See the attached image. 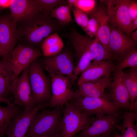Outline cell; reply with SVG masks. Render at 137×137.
<instances>
[{
    "label": "cell",
    "instance_id": "cell-1",
    "mask_svg": "<svg viewBox=\"0 0 137 137\" xmlns=\"http://www.w3.org/2000/svg\"><path fill=\"white\" fill-rule=\"evenodd\" d=\"M17 27L20 44L34 48H39L48 36L63 27L50 15L41 13L17 23Z\"/></svg>",
    "mask_w": 137,
    "mask_h": 137
},
{
    "label": "cell",
    "instance_id": "cell-2",
    "mask_svg": "<svg viewBox=\"0 0 137 137\" xmlns=\"http://www.w3.org/2000/svg\"><path fill=\"white\" fill-rule=\"evenodd\" d=\"M54 108L52 110L43 109L35 114L24 137L53 135L60 133L64 106Z\"/></svg>",
    "mask_w": 137,
    "mask_h": 137
},
{
    "label": "cell",
    "instance_id": "cell-3",
    "mask_svg": "<svg viewBox=\"0 0 137 137\" xmlns=\"http://www.w3.org/2000/svg\"><path fill=\"white\" fill-rule=\"evenodd\" d=\"M62 36L67 39L74 50L75 57L78 61L73 74L70 77L72 84L79 75L93 62L89 49L91 38L79 33L73 26L69 32Z\"/></svg>",
    "mask_w": 137,
    "mask_h": 137
},
{
    "label": "cell",
    "instance_id": "cell-4",
    "mask_svg": "<svg viewBox=\"0 0 137 137\" xmlns=\"http://www.w3.org/2000/svg\"><path fill=\"white\" fill-rule=\"evenodd\" d=\"M28 73L35 106L40 102L49 103L52 96L50 79L41 64L36 60L33 62L28 67Z\"/></svg>",
    "mask_w": 137,
    "mask_h": 137
},
{
    "label": "cell",
    "instance_id": "cell-5",
    "mask_svg": "<svg viewBox=\"0 0 137 137\" xmlns=\"http://www.w3.org/2000/svg\"><path fill=\"white\" fill-rule=\"evenodd\" d=\"M92 118L81 112L70 101L64 106L61 121V137H73L91 124Z\"/></svg>",
    "mask_w": 137,
    "mask_h": 137
},
{
    "label": "cell",
    "instance_id": "cell-6",
    "mask_svg": "<svg viewBox=\"0 0 137 137\" xmlns=\"http://www.w3.org/2000/svg\"><path fill=\"white\" fill-rule=\"evenodd\" d=\"M121 118L119 112L96 115L89 126L73 137H111L118 130Z\"/></svg>",
    "mask_w": 137,
    "mask_h": 137
},
{
    "label": "cell",
    "instance_id": "cell-7",
    "mask_svg": "<svg viewBox=\"0 0 137 137\" xmlns=\"http://www.w3.org/2000/svg\"><path fill=\"white\" fill-rule=\"evenodd\" d=\"M129 0H101L106 5L109 25L118 29L130 37L132 20L129 14Z\"/></svg>",
    "mask_w": 137,
    "mask_h": 137
},
{
    "label": "cell",
    "instance_id": "cell-8",
    "mask_svg": "<svg viewBox=\"0 0 137 137\" xmlns=\"http://www.w3.org/2000/svg\"><path fill=\"white\" fill-rule=\"evenodd\" d=\"M42 56L38 47L18 44L6 60L13 72L14 79L18 78L32 62Z\"/></svg>",
    "mask_w": 137,
    "mask_h": 137
},
{
    "label": "cell",
    "instance_id": "cell-9",
    "mask_svg": "<svg viewBox=\"0 0 137 137\" xmlns=\"http://www.w3.org/2000/svg\"><path fill=\"white\" fill-rule=\"evenodd\" d=\"M42 64L49 76L70 77L75 66L72 53L68 48L64 47L57 54L52 56L44 57Z\"/></svg>",
    "mask_w": 137,
    "mask_h": 137
},
{
    "label": "cell",
    "instance_id": "cell-10",
    "mask_svg": "<svg viewBox=\"0 0 137 137\" xmlns=\"http://www.w3.org/2000/svg\"><path fill=\"white\" fill-rule=\"evenodd\" d=\"M70 101L81 112L89 116L101 114L111 115L119 112V109L107 98L78 96Z\"/></svg>",
    "mask_w": 137,
    "mask_h": 137
},
{
    "label": "cell",
    "instance_id": "cell-11",
    "mask_svg": "<svg viewBox=\"0 0 137 137\" xmlns=\"http://www.w3.org/2000/svg\"><path fill=\"white\" fill-rule=\"evenodd\" d=\"M109 27V55L112 60H117L119 63L131 52L137 49V42L133 41L120 30Z\"/></svg>",
    "mask_w": 137,
    "mask_h": 137
},
{
    "label": "cell",
    "instance_id": "cell-12",
    "mask_svg": "<svg viewBox=\"0 0 137 137\" xmlns=\"http://www.w3.org/2000/svg\"><path fill=\"white\" fill-rule=\"evenodd\" d=\"M51 81L52 96L49 106H63L77 97L76 91L71 88L70 77L49 76Z\"/></svg>",
    "mask_w": 137,
    "mask_h": 137
},
{
    "label": "cell",
    "instance_id": "cell-13",
    "mask_svg": "<svg viewBox=\"0 0 137 137\" xmlns=\"http://www.w3.org/2000/svg\"><path fill=\"white\" fill-rule=\"evenodd\" d=\"M29 67V66H28ZM27 67L21 75L14 80L12 85V93L13 94L15 105L24 106L23 112L26 113L32 110L34 105L32 91L29 81Z\"/></svg>",
    "mask_w": 137,
    "mask_h": 137
},
{
    "label": "cell",
    "instance_id": "cell-14",
    "mask_svg": "<svg viewBox=\"0 0 137 137\" xmlns=\"http://www.w3.org/2000/svg\"><path fill=\"white\" fill-rule=\"evenodd\" d=\"M112 80L106 93L109 100L117 108L130 110L131 104L128 91L125 85L124 73L121 70H114Z\"/></svg>",
    "mask_w": 137,
    "mask_h": 137
},
{
    "label": "cell",
    "instance_id": "cell-15",
    "mask_svg": "<svg viewBox=\"0 0 137 137\" xmlns=\"http://www.w3.org/2000/svg\"><path fill=\"white\" fill-rule=\"evenodd\" d=\"M48 106V102H40L30 111L26 113L23 112L13 120L6 134L8 137H24L35 114Z\"/></svg>",
    "mask_w": 137,
    "mask_h": 137
},
{
    "label": "cell",
    "instance_id": "cell-16",
    "mask_svg": "<svg viewBox=\"0 0 137 137\" xmlns=\"http://www.w3.org/2000/svg\"><path fill=\"white\" fill-rule=\"evenodd\" d=\"M19 39L17 23L10 14L0 15V43L8 58Z\"/></svg>",
    "mask_w": 137,
    "mask_h": 137
},
{
    "label": "cell",
    "instance_id": "cell-17",
    "mask_svg": "<svg viewBox=\"0 0 137 137\" xmlns=\"http://www.w3.org/2000/svg\"><path fill=\"white\" fill-rule=\"evenodd\" d=\"M116 65L113 61L110 60L98 62H92L81 73L77 82V85L110 76Z\"/></svg>",
    "mask_w": 137,
    "mask_h": 137
},
{
    "label": "cell",
    "instance_id": "cell-18",
    "mask_svg": "<svg viewBox=\"0 0 137 137\" xmlns=\"http://www.w3.org/2000/svg\"><path fill=\"white\" fill-rule=\"evenodd\" d=\"M112 80L108 76L78 85L77 97H88L108 98L105 90Z\"/></svg>",
    "mask_w": 137,
    "mask_h": 137
},
{
    "label": "cell",
    "instance_id": "cell-19",
    "mask_svg": "<svg viewBox=\"0 0 137 137\" xmlns=\"http://www.w3.org/2000/svg\"><path fill=\"white\" fill-rule=\"evenodd\" d=\"M10 14L17 23L40 13L32 0H12Z\"/></svg>",
    "mask_w": 137,
    "mask_h": 137
},
{
    "label": "cell",
    "instance_id": "cell-20",
    "mask_svg": "<svg viewBox=\"0 0 137 137\" xmlns=\"http://www.w3.org/2000/svg\"><path fill=\"white\" fill-rule=\"evenodd\" d=\"M99 2L93 10L87 13L88 21L86 34L91 39L96 36L102 19L107 13L106 4L101 0Z\"/></svg>",
    "mask_w": 137,
    "mask_h": 137
},
{
    "label": "cell",
    "instance_id": "cell-21",
    "mask_svg": "<svg viewBox=\"0 0 137 137\" xmlns=\"http://www.w3.org/2000/svg\"><path fill=\"white\" fill-rule=\"evenodd\" d=\"M41 47L43 56L47 57L54 56L60 53L64 47V45L58 32H55L48 36Z\"/></svg>",
    "mask_w": 137,
    "mask_h": 137
},
{
    "label": "cell",
    "instance_id": "cell-22",
    "mask_svg": "<svg viewBox=\"0 0 137 137\" xmlns=\"http://www.w3.org/2000/svg\"><path fill=\"white\" fill-rule=\"evenodd\" d=\"M22 112L19 106L3 107L0 105V137L6 134L13 120Z\"/></svg>",
    "mask_w": 137,
    "mask_h": 137
},
{
    "label": "cell",
    "instance_id": "cell-23",
    "mask_svg": "<svg viewBox=\"0 0 137 137\" xmlns=\"http://www.w3.org/2000/svg\"><path fill=\"white\" fill-rule=\"evenodd\" d=\"M124 73L125 84L129 92L131 105L137 99V67L130 68Z\"/></svg>",
    "mask_w": 137,
    "mask_h": 137
},
{
    "label": "cell",
    "instance_id": "cell-24",
    "mask_svg": "<svg viewBox=\"0 0 137 137\" xmlns=\"http://www.w3.org/2000/svg\"><path fill=\"white\" fill-rule=\"evenodd\" d=\"M89 49L93 62H98L105 60H110L104 46L97 36L91 39Z\"/></svg>",
    "mask_w": 137,
    "mask_h": 137
},
{
    "label": "cell",
    "instance_id": "cell-25",
    "mask_svg": "<svg viewBox=\"0 0 137 137\" xmlns=\"http://www.w3.org/2000/svg\"><path fill=\"white\" fill-rule=\"evenodd\" d=\"M71 11L70 7L67 4L55 8L51 12L50 16L56 19L63 27L72 21Z\"/></svg>",
    "mask_w": 137,
    "mask_h": 137
},
{
    "label": "cell",
    "instance_id": "cell-26",
    "mask_svg": "<svg viewBox=\"0 0 137 137\" xmlns=\"http://www.w3.org/2000/svg\"><path fill=\"white\" fill-rule=\"evenodd\" d=\"M110 36V30L107 13L102 19L96 36L104 46L110 59L108 48Z\"/></svg>",
    "mask_w": 137,
    "mask_h": 137
},
{
    "label": "cell",
    "instance_id": "cell-27",
    "mask_svg": "<svg viewBox=\"0 0 137 137\" xmlns=\"http://www.w3.org/2000/svg\"><path fill=\"white\" fill-rule=\"evenodd\" d=\"M40 13L50 15L52 10L61 5L67 4L65 0H32Z\"/></svg>",
    "mask_w": 137,
    "mask_h": 137
},
{
    "label": "cell",
    "instance_id": "cell-28",
    "mask_svg": "<svg viewBox=\"0 0 137 137\" xmlns=\"http://www.w3.org/2000/svg\"><path fill=\"white\" fill-rule=\"evenodd\" d=\"M14 80L13 73H0V97L5 98H10L9 97L12 93V85Z\"/></svg>",
    "mask_w": 137,
    "mask_h": 137
},
{
    "label": "cell",
    "instance_id": "cell-29",
    "mask_svg": "<svg viewBox=\"0 0 137 137\" xmlns=\"http://www.w3.org/2000/svg\"><path fill=\"white\" fill-rule=\"evenodd\" d=\"M137 67V49L131 52L116 65L114 70H123L128 68Z\"/></svg>",
    "mask_w": 137,
    "mask_h": 137
},
{
    "label": "cell",
    "instance_id": "cell-30",
    "mask_svg": "<svg viewBox=\"0 0 137 137\" xmlns=\"http://www.w3.org/2000/svg\"><path fill=\"white\" fill-rule=\"evenodd\" d=\"M71 9L75 22L86 33L88 21L87 13L77 7H73Z\"/></svg>",
    "mask_w": 137,
    "mask_h": 137
},
{
    "label": "cell",
    "instance_id": "cell-31",
    "mask_svg": "<svg viewBox=\"0 0 137 137\" xmlns=\"http://www.w3.org/2000/svg\"><path fill=\"white\" fill-rule=\"evenodd\" d=\"M97 2L95 0H75L73 7H77L88 13L97 6Z\"/></svg>",
    "mask_w": 137,
    "mask_h": 137
},
{
    "label": "cell",
    "instance_id": "cell-32",
    "mask_svg": "<svg viewBox=\"0 0 137 137\" xmlns=\"http://www.w3.org/2000/svg\"><path fill=\"white\" fill-rule=\"evenodd\" d=\"M129 15L133 21L137 18V1L129 0L128 7Z\"/></svg>",
    "mask_w": 137,
    "mask_h": 137
},
{
    "label": "cell",
    "instance_id": "cell-33",
    "mask_svg": "<svg viewBox=\"0 0 137 137\" xmlns=\"http://www.w3.org/2000/svg\"><path fill=\"white\" fill-rule=\"evenodd\" d=\"M4 72L13 73L6 61L3 60H0V73Z\"/></svg>",
    "mask_w": 137,
    "mask_h": 137
},
{
    "label": "cell",
    "instance_id": "cell-34",
    "mask_svg": "<svg viewBox=\"0 0 137 137\" xmlns=\"http://www.w3.org/2000/svg\"><path fill=\"white\" fill-rule=\"evenodd\" d=\"M12 2V0H0V9L9 8Z\"/></svg>",
    "mask_w": 137,
    "mask_h": 137
},
{
    "label": "cell",
    "instance_id": "cell-35",
    "mask_svg": "<svg viewBox=\"0 0 137 137\" xmlns=\"http://www.w3.org/2000/svg\"><path fill=\"white\" fill-rule=\"evenodd\" d=\"M12 99V97H11L9 98H5L0 97V102H3L6 103L8 105L13 106L14 105L13 103L11 102V100Z\"/></svg>",
    "mask_w": 137,
    "mask_h": 137
},
{
    "label": "cell",
    "instance_id": "cell-36",
    "mask_svg": "<svg viewBox=\"0 0 137 137\" xmlns=\"http://www.w3.org/2000/svg\"><path fill=\"white\" fill-rule=\"evenodd\" d=\"M0 56L3 60H6L8 58L7 55L0 43Z\"/></svg>",
    "mask_w": 137,
    "mask_h": 137
},
{
    "label": "cell",
    "instance_id": "cell-37",
    "mask_svg": "<svg viewBox=\"0 0 137 137\" xmlns=\"http://www.w3.org/2000/svg\"><path fill=\"white\" fill-rule=\"evenodd\" d=\"M129 111L137 113V99L131 105Z\"/></svg>",
    "mask_w": 137,
    "mask_h": 137
},
{
    "label": "cell",
    "instance_id": "cell-38",
    "mask_svg": "<svg viewBox=\"0 0 137 137\" xmlns=\"http://www.w3.org/2000/svg\"><path fill=\"white\" fill-rule=\"evenodd\" d=\"M130 38L133 41L137 42V30L132 32L130 36Z\"/></svg>",
    "mask_w": 137,
    "mask_h": 137
},
{
    "label": "cell",
    "instance_id": "cell-39",
    "mask_svg": "<svg viewBox=\"0 0 137 137\" xmlns=\"http://www.w3.org/2000/svg\"><path fill=\"white\" fill-rule=\"evenodd\" d=\"M137 29V18H136L132 21V32Z\"/></svg>",
    "mask_w": 137,
    "mask_h": 137
},
{
    "label": "cell",
    "instance_id": "cell-40",
    "mask_svg": "<svg viewBox=\"0 0 137 137\" xmlns=\"http://www.w3.org/2000/svg\"><path fill=\"white\" fill-rule=\"evenodd\" d=\"M111 137H123L119 132L117 130L113 134Z\"/></svg>",
    "mask_w": 137,
    "mask_h": 137
},
{
    "label": "cell",
    "instance_id": "cell-41",
    "mask_svg": "<svg viewBox=\"0 0 137 137\" xmlns=\"http://www.w3.org/2000/svg\"><path fill=\"white\" fill-rule=\"evenodd\" d=\"M36 137H61V135L60 133L57 134L56 135H50V136H37Z\"/></svg>",
    "mask_w": 137,
    "mask_h": 137
},
{
    "label": "cell",
    "instance_id": "cell-42",
    "mask_svg": "<svg viewBox=\"0 0 137 137\" xmlns=\"http://www.w3.org/2000/svg\"><path fill=\"white\" fill-rule=\"evenodd\" d=\"M1 10L0 9V11Z\"/></svg>",
    "mask_w": 137,
    "mask_h": 137
}]
</instances>
